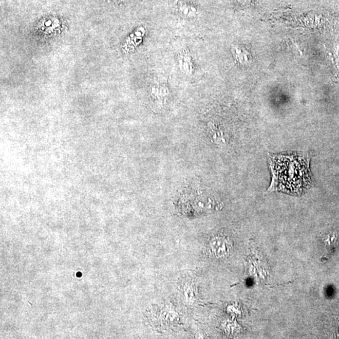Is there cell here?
<instances>
[{
	"label": "cell",
	"mask_w": 339,
	"mask_h": 339,
	"mask_svg": "<svg viewBox=\"0 0 339 339\" xmlns=\"http://www.w3.org/2000/svg\"><path fill=\"white\" fill-rule=\"evenodd\" d=\"M178 10H179L181 15L189 18L195 17L199 14L197 8L193 5L186 4L185 2H180L177 5Z\"/></svg>",
	"instance_id": "4"
},
{
	"label": "cell",
	"mask_w": 339,
	"mask_h": 339,
	"mask_svg": "<svg viewBox=\"0 0 339 339\" xmlns=\"http://www.w3.org/2000/svg\"><path fill=\"white\" fill-rule=\"evenodd\" d=\"M272 180L269 191L300 195L312 183L310 157L303 153L269 155Z\"/></svg>",
	"instance_id": "1"
},
{
	"label": "cell",
	"mask_w": 339,
	"mask_h": 339,
	"mask_svg": "<svg viewBox=\"0 0 339 339\" xmlns=\"http://www.w3.org/2000/svg\"><path fill=\"white\" fill-rule=\"evenodd\" d=\"M240 3H241L242 4H250L251 3L255 1V0H237Z\"/></svg>",
	"instance_id": "5"
},
{
	"label": "cell",
	"mask_w": 339,
	"mask_h": 339,
	"mask_svg": "<svg viewBox=\"0 0 339 339\" xmlns=\"http://www.w3.org/2000/svg\"><path fill=\"white\" fill-rule=\"evenodd\" d=\"M205 195L199 196H186L183 197L179 203L180 208H182L183 213L188 214H200L205 213L210 209V202Z\"/></svg>",
	"instance_id": "2"
},
{
	"label": "cell",
	"mask_w": 339,
	"mask_h": 339,
	"mask_svg": "<svg viewBox=\"0 0 339 339\" xmlns=\"http://www.w3.org/2000/svg\"><path fill=\"white\" fill-rule=\"evenodd\" d=\"M234 58L242 64H248L250 62L251 55L250 52L244 47L235 46L232 50Z\"/></svg>",
	"instance_id": "3"
}]
</instances>
